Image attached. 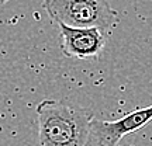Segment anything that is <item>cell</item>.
<instances>
[{
    "mask_svg": "<svg viewBox=\"0 0 152 146\" xmlns=\"http://www.w3.org/2000/svg\"><path fill=\"white\" fill-rule=\"evenodd\" d=\"M37 118L38 146H89L90 111L59 100H42Z\"/></svg>",
    "mask_w": 152,
    "mask_h": 146,
    "instance_id": "cell-1",
    "label": "cell"
},
{
    "mask_svg": "<svg viewBox=\"0 0 152 146\" xmlns=\"http://www.w3.org/2000/svg\"><path fill=\"white\" fill-rule=\"evenodd\" d=\"M42 7L52 21L72 28H99L109 34L117 23L107 0H44Z\"/></svg>",
    "mask_w": 152,
    "mask_h": 146,
    "instance_id": "cell-2",
    "label": "cell"
},
{
    "mask_svg": "<svg viewBox=\"0 0 152 146\" xmlns=\"http://www.w3.org/2000/svg\"><path fill=\"white\" fill-rule=\"evenodd\" d=\"M152 121V105L128 113L115 121L93 118L89 132V146H117L124 136L141 129Z\"/></svg>",
    "mask_w": 152,
    "mask_h": 146,
    "instance_id": "cell-3",
    "label": "cell"
},
{
    "mask_svg": "<svg viewBox=\"0 0 152 146\" xmlns=\"http://www.w3.org/2000/svg\"><path fill=\"white\" fill-rule=\"evenodd\" d=\"M61 31L59 48L68 58L83 60L97 59L104 45L106 35L99 28H72L58 24Z\"/></svg>",
    "mask_w": 152,
    "mask_h": 146,
    "instance_id": "cell-4",
    "label": "cell"
},
{
    "mask_svg": "<svg viewBox=\"0 0 152 146\" xmlns=\"http://www.w3.org/2000/svg\"><path fill=\"white\" fill-rule=\"evenodd\" d=\"M7 1H9V0H0V4H6Z\"/></svg>",
    "mask_w": 152,
    "mask_h": 146,
    "instance_id": "cell-5",
    "label": "cell"
}]
</instances>
